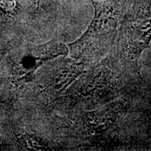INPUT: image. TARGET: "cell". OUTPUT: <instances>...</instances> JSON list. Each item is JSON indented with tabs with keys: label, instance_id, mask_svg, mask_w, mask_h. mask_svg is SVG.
Instances as JSON below:
<instances>
[{
	"label": "cell",
	"instance_id": "1",
	"mask_svg": "<svg viewBox=\"0 0 151 151\" xmlns=\"http://www.w3.org/2000/svg\"><path fill=\"white\" fill-rule=\"evenodd\" d=\"M94 16L81 37L69 45V53L84 65L97 62L111 50L118 35V28L132 0H91Z\"/></svg>",
	"mask_w": 151,
	"mask_h": 151
},
{
	"label": "cell",
	"instance_id": "2",
	"mask_svg": "<svg viewBox=\"0 0 151 151\" xmlns=\"http://www.w3.org/2000/svg\"><path fill=\"white\" fill-rule=\"evenodd\" d=\"M151 0H134L119 25L109 58L132 67L151 40Z\"/></svg>",
	"mask_w": 151,
	"mask_h": 151
}]
</instances>
